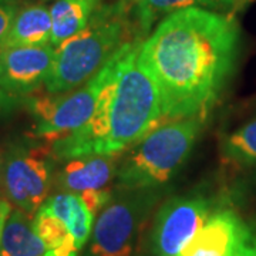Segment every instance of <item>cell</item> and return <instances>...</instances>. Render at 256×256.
<instances>
[{"instance_id":"obj_7","label":"cell","mask_w":256,"mask_h":256,"mask_svg":"<svg viewBox=\"0 0 256 256\" xmlns=\"http://www.w3.org/2000/svg\"><path fill=\"white\" fill-rule=\"evenodd\" d=\"M52 150L47 146H16L4 160L2 184L18 210L33 216L48 198L53 178Z\"/></svg>"},{"instance_id":"obj_16","label":"cell","mask_w":256,"mask_h":256,"mask_svg":"<svg viewBox=\"0 0 256 256\" xmlns=\"http://www.w3.org/2000/svg\"><path fill=\"white\" fill-rule=\"evenodd\" d=\"M238 0H138L137 18L142 32H148L156 18L188 8H208L212 10H228Z\"/></svg>"},{"instance_id":"obj_22","label":"cell","mask_w":256,"mask_h":256,"mask_svg":"<svg viewBox=\"0 0 256 256\" xmlns=\"http://www.w3.org/2000/svg\"><path fill=\"white\" fill-rule=\"evenodd\" d=\"M3 166H4V156L0 151V182H2V174H3Z\"/></svg>"},{"instance_id":"obj_10","label":"cell","mask_w":256,"mask_h":256,"mask_svg":"<svg viewBox=\"0 0 256 256\" xmlns=\"http://www.w3.org/2000/svg\"><path fill=\"white\" fill-rule=\"evenodd\" d=\"M249 236L250 230L234 210L214 212L180 256H234Z\"/></svg>"},{"instance_id":"obj_14","label":"cell","mask_w":256,"mask_h":256,"mask_svg":"<svg viewBox=\"0 0 256 256\" xmlns=\"http://www.w3.org/2000/svg\"><path fill=\"white\" fill-rule=\"evenodd\" d=\"M46 254L47 248L34 230L32 216L20 210H12L2 234L0 256H46Z\"/></svg>"},{"instance_id":"obj_20","label":"cell","mask_w":256,"mask_h":256,"mask_svg":"<svg viewBox=\"0 0 256 256\" xmlns=\"http://www.w3.org/2000/svg\"><path fill=\"white\" fill-rule=\"evenodd\" d=\"M10 212H12V205L9 201L0 200V242H2V234H3V228L6 220L9 218Z\"/></svg>"},{"instance_id":"obj_2","label":"cell","mask_w":256,"mask_h":256,"mask_svg":"<svg viewBox=\"0 0 256 256\" xmlns=\"http://www.w3.org/2000/svg\"><path fill=\"white\" fill-rule=\"evenodd\" d=\"M121 6H100L86 28L54 47L53 66L44 82L47 92L63 94L82 86L127 43Z\"/></svg>"},{"instance_id":"obj_17","label":"cell","mask_w":256,"mask_h":256,"mask_svg":"<svg viewBox=\"0 0 256 256\" xmlns=\"http://www.w3.org/2000/svg\"><path fill=\"white\" fill-rule=\"evenodd\" d=\"M222 156L234 165L256 164V120L246 122L224 140Z\"/></svg>"},{"instance_id":"obj_9","label":"cell","mask_w":256,"mask_h":256,"mask_svg":"<svg viewBox=\"0 0 256 256\" xmlns=\"http://www.w3.org/2000/svg\"><path fill=\"white\" fill-rule=\"evenodd\" d=\"M54 60V46L0 50V84L6 94L26 96L44 84Z\"/></svg>"},{"instance_id":"obj_21","label":"cell","mask_w":256,"mask_h":256,"mask_svg":"<svg viewBox=\"0 0 256 256\" xmlns=\"http://www.w3.org/2000/svg\"><path fill=\"white\" fill-rule=\"evenodd\" d=\"M6 97H8V94H6V92L3 90V87H2V84H0V110L3 108V106H4V102H6Z\"/></svg>"},{"instance_id":"obj_8","label":"cell","mask_w":256,"mask_h":256,"mask_svg":"<svg viewBox=\"0 0 256 256\" xmlns=\"http://www.w3.org/2000/svg\"><path fill=\"white\" fill-rule=\"evenodd\" d=\"M212 215L210 201L201 195H182L164 202L151 230L154 256H180Z\"/></svg>"},{"instance_id":"obj_11","label":"cell","mask_w":256,"mask_h":256,"mask_svg":"<svg viewBox=\"0 0 256 256\" xmlns=\"http://www.w3.org/2000/svg\"><path fill=\"white\" fill-rule=\"evenodd\" d=\"M118 160L120 154H92L70 160L58 175L60 186L78 195L111 190L110 184L118 171Z\"/></svg>"},{"instance_id":"obj_1","label":"cell","mask_w":256,"mask_h":256,"mask_svg":"<svg viewBox=\"0 0 256 256\" xmlns=\"http://www.w3.org/2000/svg\"><path fill=\"white\" fill-rule=\"evenodd\" d=\"M235 18L214 10H178L141 43L138 63L156 82L162 118H206L236 63Z\"/></svg>"},{"instance_id":"obj_3","label":"cell","mask_w":256,"mask_h":256,"mask_svg":"<svg viewBox=\"0 0 256 256\" xmlns=\"http://www.w3.org/2000/svg\"><path fill=\"white\" fill-rule=\"evenodd\" d=\"M204 120H170L150 131L120 164L117 188L156 190L172 180L191 154Z\"/></svg>"},{"instance_id":"obj_15","label":"cell","mask_w":256,"mask_h":256,"mask_svg":"<svg viewBox=\"0 0 256 256\" xmlns=\"http://www.w3.org/2000/svg\"><path fill=\"white\" fill-rule=\"evenodd\" d=\"M100 6L101 0H56L50 8L53 24L50 44L58 46L82 30Z\"/></svg>"},{"instance_id":"obj_4","label":"cell","mask_w":256,"mask_h":256,"mask_svg":"<svg viewBox=\"0 0 256 256\" xmlns=\"http://www.w3.org/2000/svg\"><path fill=\"white\" fill-rule=\"evenodd\" d=\"M141 42L130 48L120 72L110 110L106 154H121L138 144L162 118L156 82L138 63Z\"/></svg>"},{"instance_id":"obj_6","label":"cell","mask_w":256,"mask_h":256,"mask_svg":"<svg viewBox=\"0 0 256 256\" xmlns=\"http://www.w3.org/2000/svg\"><path fill=\"white\" fill-rule=\"evenodd\" d=\"M158 198L156 190H118L112 194L94 222L90 255H137L138 242Z\"/></svg>"},{"instance_id":"obj_12","label":"cell","mask_w":256,"mask_h":256,"mask_svg":"<svg viewBox=\"0 0 256 256\" xmlns=\"http://www.w3.org/2000/svg\"><path fill=\"white\" fill-rule=\"evenodd\" d=\"M52 28L50 9L42 4L28 6L16 13L2 48L50 44Z\"/></svg>"},{"instance_id":"obj_13","label":"cell","mask_w":256,"mask_h":256,"mask_svg":"<svg viewBox=\"0 0 256 256\" xmlns=\"http://www.w3.org/2000/svg\"><path fill=\"white\" fill-rule=\"evenodd\" d=\"M42 208L63 220L70 229L77 246L82 249L92 236L96 216L87 208L80 195L74 192H58L48 196Z\"/></svg>"},{"instance_id":"obj_23","label":"cell","mask_w":256,"mask_h":256,"mask_svg":"<svg viewBox=\"0 0 256 256\" xmlns=\"http://www.w3.org/2000/svg\"><path fill=\"white\" fill-rule=\"evenodd\" d=\"M121 3H137L138 0H120Z\"/></svg>"},{"instance_id":"obj_5","label":"cell","mask_w":256,"mask_h":256,"mask_svg":"<svg viewBox=\"0 0 256 256\" xmlns=\"http://www.w3.org/2000/svg\"><path fill=\"white\" fill-rule=\"evenodd\" d=\"M132 42L124 43L110 60L80 87L63 94L38 97L32 101L30 107L36 117L34 136L46 144H53L87 122L97 107L101 90L117 70L120 60Z\"/></svg>"},{"instance_id":"obj_18","label":"cell","mask_w":256,"mask_h":256,"mask_svg":"<svg viewBox=\"0 0 256 256\" xmlns=\"http://www.w3.org/2000/svg\"><path fill=\"white\" fill-rule=\"evenodd\" d=\"M16 13H18V9L10 0H0V48L9 33Z\"/></svg>"},{"instance_id":"obj_19","label":"cell","mask_w":256,"mask_h":256,"mask_svg":"<svg viewBox=\"0 0 256 256\" xmlns=\"http://www.w3.org/2000/svg\"><path fill=\"white\" fill-rule=\"evenodd\" d=\"M234 256H256V238L252 235L239 246Z\"/></svg>"}]
</instances>
